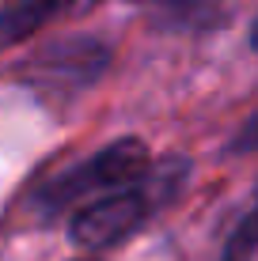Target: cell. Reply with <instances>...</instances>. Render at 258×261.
I'll return each mask as SVG.
<instances>
[{"label":"cell","mask_w":258,"mask_h":261,"mask_svg":"<svg viewBox=\"0 0 258 261\" xmlns=\"http://www.w3.org/2000/svg\"><path fill=\"white\" fill-rule=\"evenodd\" d=\"M38 68H46L50 84H80V80H95L106 68V49L95 38H68L57 42L50 53L38 57Z\"/></svg>","instance_id":"obj_3"},{"label":"cell","mask_w":258,"mask_h":261,"mask_svg":"<svg viewBox=\"0 0 258 261\" xmlns=\"http://www.w3.org/2000/svg\"><path fill=\"white\" fill-rule=\"evenodd\" d=\"M152 170V159H148V148L137 137H122L114 140L110 148L95 151L91 159L68 167L65 174L50 178L46 186L38 190V208L46 216H57L61 208L76 204L80 197H91V193H118L129 190V186H140Z\"/></svg>","instance_id":"obj_1"},{"label":"cell","mask_w":258,"mask_h":261,"mask_svg":"<svg viewBox=\"0 0 258 261\" xmlns=\"http://www.w3.org/2000/svg\"><path fill=\"white\" fill-rule=\"evenodd\" d=\"M251 46L258 49V19H254V31H251Z\"/></svg>","instance_id":"obj_8"},{"label":"cell","mask_w":258,"mask_h":261,"mask_svg":"<svg viewBox=\"0 0 258 261\" xmlns=\"http://www.w3.org/2000/svg\"><path fill=\"white\" fill-rule=\"evenodd\" d=\"M236 151H258V114L243 125V129H239V137H236Z\"/></svg>","instance_id":"obj_7"},{"label":"cell","mask_w":258,"mask_h":261,"mask_svg":"<svg viewBox=\"0 0 258 261\" xmlns=\"http://www.w3.org/2000/svg\"><path fill=\"white\" fill-rule=\"evenodd\" d=\"M171 174L159 178L148 170V178L140 186H129V190H118V193H106L99 201L84 204L76 216H73V227H68V239L84 250H106V246H118L126 242L140 223L152 216V208L171 193Z\"/></svg>","instance_id":"obj_2"},{"label":"cell","mask_w":258,"mask_h":261,"mask_svg":"<svg viewBox=\"0 0 258 261\" xmlns=\"http://www.w3.org/2000/svg\"><path fill=\"white\" fill-rule=\"evenodd\" d=\"M224 261H258V212H251L232 231V239L224 246Z\"/></svg>","instance_id":"obj_5"},{"label":"cell","mask_w":258,"mask_h":261,"mask_svg":"<svg viewBox=\"0 0 258 261\" xmlns=\"http://www.w3.org/2000/svg\"><path fill=\"white\" fill-rule=\"evenodd\" d=\"M76 261H87V257H76Z\"/></svg>","instance_id":"obj_9"},{"label":"cell","mask_w":258,"mask_h":261,"mask_svg":"<svg viewBox=\"0 0 258 261\" xmlns=\"http://www.w3.org/2000/svg\"><path fill=\"white\" fill-rule=\"evenodd\" d=\"M61 4H65V0H15V4H8L4 12H0V49L31 38Z\"/></svg>","instance_id":"obj_4"},{"label":"cell","mask_w":258,"mask_h":261,"mask_svg":"<svg viewBox=\"0 0 258 261\" xmlns=\"http://www.w3.org/2000/svg\"><path fill=\"white\" fill-rule=\"evenodd\" d=\"M145 4L159 8V12H171V15H182V19H194V15L205 12V0H145Z\"/></svg>","instance_id":"obj_6"}]
</instances>
